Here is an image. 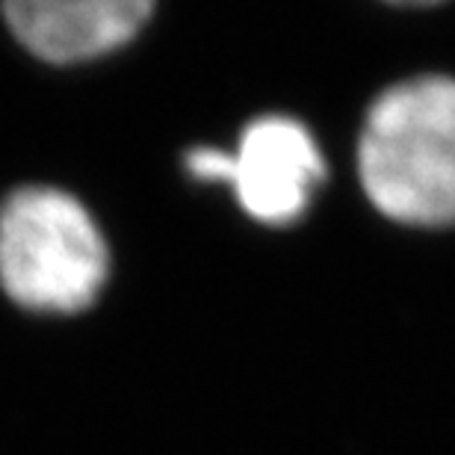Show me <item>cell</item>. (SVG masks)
I'll list each match as a JSON object with an SVG mask.
<instances>
[{
  "label": "cell",
  "mask_w": 455,
  "mask_h": 455,
  "mask_svg": "<svg viewBox=\"0 0 455 455\" xmlns=\"http://www.w3.org/2000/svg\"><path fill=\"white\" fill-rule=\"evenodd\" d=\"M363 193L399 225H455V80L414 77L376 98L358 142Z\"/></svg>",
  "instance_id": "6da1fadb"
},
{
  "label": "cell",
  "mask_w": 455,
  "mask_h": 455,
  "mask_svg": "<svg viewBox=\"0 0 455 455\" xmlns=\"http://www.w3.org/2000/svg\"><path fill=\"white\" fill-rule=\"evenodd\" d=\"M110 251L89 211L57 187H21L0 204V287L39 314H77L101 293Z\"/></svg>",
  "instance_id": "7a4b0ae2"
},
{
  "label": "cell",
  "mask_w": 455,
  "mask_h": 455,
  "mask_svg": "<svg viewBox=\"0 0 455 455\" xmlns=\"http://www.w3.org/2000/svg\"><path fill=\"white\" fill-rule=\"evenodd\" d=\"M187 172L207 184H228L251 220L278 228L307 211L325 180V160L302 122L263 116L245 127L231 154L193 148Z\"/></svg>",
  "instance_id": "3957f363"
},
{
  "label": "cell",
  "mask_w": 455,
  "mask_h": 455,
  "mask_svg": "<svg viewBox=\"0 0 455 455\" xmlns=\"http://www.w3.org/2000/svg\"><path fill=\"white\" fill-rule=\"evenodd\" d=\"M157 0H4L9 30L44 62H84L122 48Z\"/></svg>",
  "instance_id": "277c9868"
},
{
  "label": "cell",
  "mask_w": 455,
  "mask_h": 455,
  "mask_svg": "<svg viewBox=\"0 0 455 455\" xmlns=\"http://www.w3.org/2000/svg\"><path fill=\"white\" fill-rule=\"evenodd\" d=\"M414 4H429V0H414Z\"/></svg>",
  "instance_id": "5b68a950"
}]
</instances>
